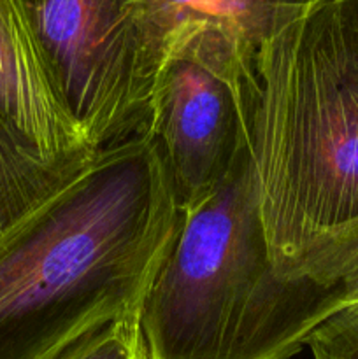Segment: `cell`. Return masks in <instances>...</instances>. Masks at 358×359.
I'll return each instance as SVG.
<instances>
[{
  "instance_id": "1",
  "label": "cell",
  "mask_w": 358,
  "mask_h": 359,
  "mask_svg": "<svg viewBox=\"0 0 358 359\" xmlns=\"http://www.w3.org/2000/svg\"><path fill=\"white\" fill-rule=\"evenodd\" d=\"M248 153L276 273L337 293L358 262V0H312L262 46Z\"/></svg>"
},
{
  "instance_id": "2",
  "label": "cell",
  "mask_w": 358,
  "mask_h": 359,
  "mask_svg": "<svg viewBox=\"0 0 358 359\" xmlns=\"http://www.w3.org/2000/svg\"><path fill=\"white\" fill-rule=\"evenodd\" d=\"M179 221L153 139L100 151L0 251V359H53L139 316Z\"/></svg>"
},
{
  "instance_id": "3",
  "label": "cell",
  "mask_w": 358,
  "mask_h": 359,
  "mask_svg": "<svg viewBox=\"0 0 358 359\" xmlns=\"http://www.w3.org/2000/svg\"><path fill=\"white\" fill-rule=\"evenodd\" d=\"M336 290L284 280L269 258L251 160L195 205L139 311L147 359H290L333 314Z\"/></svg>"
},
{
  "instance_id": "4",
  "label": "cell",
  "mask_w": 358,
  "mask_h": 359,
  "mask_svg": "<svg viewBox=\"0 0 358 359\" xmlns=\"http://www.w3.org/2000/svg\"><path fill=\"white\" fill-rule=\"evenodd\" d=\"M63 107L97 153L150 137L161 0H14Z\"/></svg>"
},
{
  "instance_id": "5",
  "label": "cell",
  "mask_w": 358,
  "mask_h": 359,
  "mask_svg": "<svg viewBox=\"0 0 358 359\" xmlns=\"http://www.w3.org/2000/svg\"><path fill=\"white\" fill-rule=\"evenodd\" d=\"M256 63L211 28L175 37L161 63L150 139L157 142L179 210L218 188L248 151Z\"/></svg>"
},
{
  "instance_id": "6",
  "label": "cell",
  "mask_w": 358,
  "mask_h": 359,
  "mask_svg": "<svg viewBox=\"0 0 358 359\" xmlns=\"http://www.w3.org/2000/svg\"><path fill=\"white\" fill-rule=\"evenodd\" d=\"M0 116L49 161L86 160L98 154L63 107L14 0H0Z\"/></svg>"
},
{
  "instance_id": "7",
  "label": "cell",
  "mask_w": 358,
  "mask_h": 359,
  "mask_svg": "<svg viewBox=\"0 0 358 359\" xmlns=\"http://www.w3.org/2000/svg\"><path fill=\"white\" fill-rule=\"evenodd\" d=\"M93 158L46 160L0 116V251Z\"/></svg>"
},
{
  "instance_id": "8",
  "label": "cell",
  "mask_w": 358,
  "mask_h": 359,
  "mask_svg": "<svg viewBox=\"0 0 358 359\" xmlns=\"http://www.w3.org/2000/svg\"><path fill=\"white\" fill-rule=\"evenodd\" d=\"M312 0H161L167 51L175 35L213 28L230 37L246 55L258 58L262 46ZM167 56V53H165Z\"/></svg>"
},
{
  "instance_id": "9",
  "label": "cell",
  "mask_w": 358,
  "mask_h": 359,
  "mask_svg": "<svg viewBox=\"0 0 358 359\" xmlns=\"http://www.w3.org/2000/svg\"><path fill=\"white\" fill-rule=\"evenodd\" d=\"M53 359H147L139 316L116 319L91 330Z\"/></svg>"
},
{
  "instance_id": "10",
  "label": "cell",
  "mask_w": 358,
  "mask_h": 359,
  "mask_svg": "<svg viewBox=\"0 0 358 359\" xmlns=\"http://www.w3.org/2000/svg\"><path fill=\"white\" fill-rule=\"evenodd\" d=\"M305 346L314 359H358V307L343 309L325 319Z\"/></svg>"
},
{
  "instance_id": "11",
  "label": "cell",
  "mask_w": 358,
  "mask_h": 359,
  "mask_svg": "<svg viewBox=\"0 0 358 359\" xmlns=\"http://www.w3.org/2000/svg\"><path fill=\"white\" fill-rule=\"evenodd\" d=\"M347 307H358V262L337 286L333 314Z\"/></svg>"
}]
</instances>
